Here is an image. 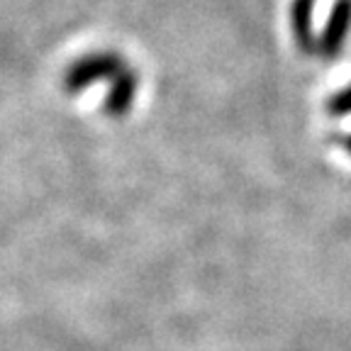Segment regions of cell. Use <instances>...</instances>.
Instances as JSON below:
<instances>
[{
	"mask_svg": "<svg viewBox=\"0 0 351 351\" xmlns=\"http://www.w3.org/2000/svg\"><path fill=\"white\" fill-rule=\"evenodd\" d=\"M125 71V64L120 61V56L115 54H90L86 59L76 61V64L69 69L66 73V88L71 93H78L83 88H88L95 81H105V78H112L117 73Z\"/></svg>",
	"mask_w": 351,
	"mask_h": 351,
	"instance_id": "cell-1",
	"label": "cell"
},
{
	"mask_svg": "<svg viewBox=\"0 0 351 351\" xmlns=\"http://www.w3.org/2000/svg\"><path fill=\"white\" fill-rule=\"evenodd\" d=\"M351 27V0H339L337 8L329 15L327 27H324V34L319 39V51L322 54H337L339 47L344 44V37Z\"/></svg>",
	"mask_w": 351,
	"mask_h": 351,
	"instance_id": "cell-2",
	"label": "cell"
},
{
	"mask_svg": "<svg viewBox=\"0 0 351 351\" xmlns=\"http://www.w3.org/2000/svg\"><path fill=\"white\" fill-rule=\"evenodd\" d=\"M137 88H139V81L130 69H125L122 73H117V76L112 78V88H110V95H108V112L110 115H115V117L125 115L127 110L132 108V103H134Z\"/></svg>",
	"mask_w": 351,
	"mask_h": 351,
	"instance_id": "cell-3",
	"label": "cell"
},
{
	"mask_svg": "<svg viewBox=\"0 0 351 351\" xmlns=\"http://www.w3.org/2000/svg\"><path fill=\"white\" fill-rule=\"evenodd\" d=\"M313 8L315 0H295L293 5V34L305 51H315L317 44L313 39Z\"/></svg>",
	"mask_w": 351,
	"mask_h": 351,
	"instance_id": "cell-4",
	"label": "cell"
},
{
	"mask_svg": "<svg viewBox=\"0 0 351 351\" xmlns=\"http://www.w3.org/2000/svg\"><path fill=\"white\" fill-rule=\"evenodd\" d=\"M329 110H332L335 115H346V112H351V86L344 88L341 93H337L335 98H332Z\"/></svg>",
	"mask_w": 351,
	"mask_h": 351,
	"instance_id": "cell-5",
	"label": "cell"
},
{
	"mask_svg": "<svg viewBox=\"0 0 351 351\" xmlns=\"http://www.w3.org/2000/svg\"><path fill=\"white\" fill-rule=\"evenodd\" d=\"M344 144H346V149L351 152V137H349V139H344Z\"/></svg>",
	"mask_w": 351,
	"mask_h": 351,
	"instance_id": "cell-6",
	"label": "cell"
}]
</instances>
